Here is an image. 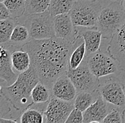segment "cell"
Wrapping results in <instances>:
<instances>
[{"mask_svg":"<svg viewBox=\"0 0 125 123\" xmlns=\"http://www.w3.org/2000/svg\"><path fill=\"white\" fill-rule=\"evenodd\" d=\"M83 41L81 36L74 41L56 36L31 39L21 49L29 54L31 66L36 70L40 81L51 89L56 79L67 73L70 55Z\"/></svg>","mask_w":125,"mask_h":123,"instance_id":"1","label":"cell"},{"mask_svg":"<svg viewBox=\"0 0 125 123\" xmlns=\"http://www.w3.org/2000/svg\"><path fill=\"white\" fill-rule=\"evenodd\" d=\"M40 81L38 73L33 66L18 75L16 81L3 88V95L12 107L19 113H22L33 105L31 92Z\"/></svg>","mask_w":125,"mask_h":123,"instance_id":"2","label":"cell"},{"mask_svg":"<svg viewBox=\"0 0 125 123\" xmlns=\"http://www.w3.org/2000/svg\"><path fill=\"white\" fill-rule=\"evenodd\" d=\"M125 22V10L121 2L112 1L102 8L97 20V29L102 38L109 39L117 32Z\"/></svg>","mask_w":125,"mask_h":123,"instance_id":"3","label":"cell"},{"mask_svg":"<svg viewBox=\"0 0 125 123\" xmlns=\"http://www.w3.org/2000/svg\"><path fill=\"white\" fill-rule=\"evenodd\" d=\"M53 17L46 10L42 13L23 16L16 22L27 28L31 39H47L55 36Z\"/></svg>","mask_w":125,"mask_h":123,"instance_id":"4","label":"cell"},{"mask_svg":"<svg viewBox=\"0 0 125 123\" xmlns=\"http://www.w3.org/2000/svg\"><path fill=\"white\" fill-rule=\"evenodd\" d=\"M101 9L100 4L97 1L75 0L69 14L75 26L97 28V20Z\"/></svg>","mask_w":125,"mask_h":123,"instance_id":"5","label":"cell"},{"mask_svg":"<svg viewBox=\"0 0 125 123\" xmlns=\"http://www.w3.org/2000/svg\"><path fill=\"white\" fill-rule=\"evenodd\" d=\"M89 69L93 74L98 78L110 75H119V69L117 61L110 54L98 51L85 57Z\"/></svg>","mask_w":125,"mask_h":123,"instance_id":"6","label":"cell"},{"mask_svg":"<svg viewBox=\"0 0 125 123\" xmlns=\"http://www.w3.org/2000/svg\"><path fill=\"white\" fill-rule=\"evenodd\" d=\"M97 90L102 97L112 105L120 108L125 106L124 83L119 75H110L107 78L100 80Z\"/></svg>","mask_w":125,"mask_h":123,"instance_id":"7","label":"cell"},{"mask_svg":"<svg viewBox=\"0 0 125 123\" xmlns=\"http://www.w3.org/2000/svg\"><path fill=\"white\" fill-rule=\"evenodd\" d=\"M66 73L73 83L78 92L94 91L98 89L100 78L93 75L89 69L85 58L76 69H68Z\"/></svg>","mask_w":125,"mask_h":123,"instance_id":"8","label":"cell"},{"mask_svg":"<svg viewBox=\"0 0 125 123\" xmlns=\"http://www.w3.org/2000/svg\"><path fill=\"white\" fill-rule=\"evenodd\" d=\"M75 108L74 100L66 101L53 96L51 97L44 114V123H65L66 120Z\"/></svg>","mask_w":125,"mask_h":123,"instance_id":"9","label":"cell"},{"mask_svg":"<svg viewBox=\"0 0 125 123\" xmlns=\"http://www.w3.org/2000/svg\"><path fill=\"white\" fill-rule=\"evenodd\" d=\"M53 25L55 36L58 38L74 41L80 37L78 28L74 26L69 13L54 16Z\"/></svg>","mask_w":125,"mask_h":123,"instance_id":"10","label":"cell"},{"mask_svg":"<svg viewBox=\"0 0 125 123\" xmlns=\"http://www.w3.org/2000/svg\"><path fill=\"white\" fill-rule=\"evenodd\" d=\"M107 51L117 61L121 71L125 72V22L110 39Z\"/></svg>","mask_w":125,"mask_h":123,"instance_id":"11","label":"cell"},{"mask_svg":"<svg viewBox=\"0 0 125 123\" xmlns=\"http://www.w3.org/2000/svg\"><path fill=\"white\" fill-rule=\"evenodd\" d=\"M100 94L97 99L83 112V123H101L113 107Z\"/></svg>","mask_w":125,"mask_h":123,"instance_id":"12","label":"cell"},{"mask_svg":"<svg viewBox=\"0 0 125 123\" xmlns=\"http://www.w3.org/2000/svg\"><path fill=\"white\" fill-rule=\"evenodd\" d=\"M51 96L66 101L75 100L78 91L67 73L56 79L51 87Z\"/></svg>","mask_w":125,"mask_h":123,"instance_id":"13","label":"cell"},{"mask_svg":"<svg viewBox=\"0 0 125 123\" xmlns=\"http://www.w3.org/2000/svg\"><path fill=\"white\" fill-rule=\"evenodd\" d=\"M11 51L6 46L0 44V79L4 81L7 85H11L18 77L12 68Z\"/></svg>","mask_w":125,"mask_h":123,"instance_id":"14","label":"cell"},{"mask_svg":"<svg viewBox=\"0 0 125 123\" xmlns=\"http://www.w3.org/2000/svg\"><path fill=\"white\" fill-rule=\"evenodd\" d=\"M79 35L83 38L86 48V56L100 50L102 35L97 28L77 27Z\"/></svg>","mask_w":125,"mask_h":123,"instance_id":"15","label":"cell"},{"mask_svg":"<svg viewBox=\"0 0 125 123\" xmlns=\"http://www.w3.org/2000/svg\"><path fill=\"white\" fill-rule=\"evenodd\" d=\"M51 97V90L46 85L39 81L31 92V99L33 105L31 108H36L43 112L46 110Z\"/></svg>","mask_w":125,"mask_h":123,"instance_id":"16","label":"cell"},{"mask_svg":"<svg viewBox=\"0 0 125 123\" xmlns=\"http://www.w3.org/2000/svg\"><path fill=\"white\" fill-rule=\"evenodd\" d=\"M31 39L27 28L21 23H17L13 30L9 43L5 46L12 53L15 50L21 49L22 46Z\"/></svg>","mask_w":125,"mask_h":123,"instance_id":"17","label":"cell"},{"mask_svg":"<svg viewBox=\"0 0 125 123\" xmlns=\"http://www.w3.org/2000/svg\"><path fill=\"white\" fill-rule=\"evenodd\" d=\"M12 68L19 75L28 70L31 66V58L29 53L22 49L15 50L11 56Z\"/></svg>","mask_w":125,"mask_h":123,"instance_id":"18","label":"cell"},{"mask_svg":"<svg viewBox=\"0 0 125 123\" xmlns=\"http://www.w3.org/2000/svg\"><path fill=\"white\" fill-rule=\"evenodd\" d=\"M100 93L97 90L94 91H83L78 92L74 100L75 108L82 112H84L96 101Z\"/></svg>","mask_w":125,"mask_h":123,"instance_id":"19","label":"cell"},{"mask_svg":"<svg viewBox=\"0 0 125 123\" xmlns=\"http://www.w3.org/2000/svg\"><path fill=\"white\" fill-rule=\"evenodd\" d=\"M16 19L9 18L7 19L0 20V44L6 46L9 43L13 30L17 24Z\"/></svg>","mask_w":125,"mask_h":123,"instance_id":"20","label":"cell"},{"mask_svg":"<svg viewBox=\"0 0 125 123\" xmlns=\"http://www.w3.org/2000/svg\"><path fill=\"white\" fill-rule=\"evenodd\" d=\"M75 0H51L48 11L52 16L69 13Z\"/></svg>","mask_w":125,"mask_h":123,"instance_id":"21","label":"cell"},{"mask_svg":"<svg viewBox=\"0 0 125 123\" xmlns=\"http://www.w3.org/2000/svg\"><path fill=\"white\" fill-rule=\"evenodd\" d=\"M86 57L85 44L83 41L72 52L68 62V69H76Z\"/></svg>","mask_w":125,"mask_h":123,"instance_id":"22","label":"cell"},{"mask_svg":"<svg viewBox=\"0 0 125 123\" xmlns=\"http://www.w3.org/2000/svg\"><path fill=\"white\" fill-rule=\"evenodd\" d=\"M3 3L7 8L12 19L16 20L24 15L26 0H4Z\"/></svg>","mask_w":125,"mask_h":123,"instance_id":"23","label":"cell"},{"mask_svg":"<svg viewBox=\"0 0 125 123\" xmlns=\"http://www.w3.org/2000/svg\"><path fill=\"white\" fill-rule=\"evenodd\" d=\"M51 0H26V9L23 16L39 14L48 10Z\"/></svg>","mask_w":125,"mask_h":123,"instance_id":"24","label":"cell"},{"mask_svg":"<svg viewBox=\"0 0 125 123\" xmlns=\"http://www.w3.org/2000/svg\"><path fill=\"white\" fill-rule=\"evenodd\" d=\"M44 120L43 112L33 108L25 110L20 116L21 123H43Z\"/></svg>","mask_w":125,"mask_h":123,"instance_id":"25","label":"cell"},{"mask_svg":"<svg viewBox=\"0 0 125 123\" xmlns=\"http://www.w3.org/2000/svg\"><path fill=\"white\" fill-rule=\"evenodd\" d=\"M123 108L114 106L104 119L103 123H122Z\"/></svg>","mask_w":125,"mask_h":123,"instance_id":"26","label":"cell"},{"mask_svg":"<svg viewBox=\"0 0 125 123\" xmlns=\"http://www.w3.org/2000/svg\"><path fill=\"white\" fill-rule=\"evenodd\" d=\"M65 123H83V112L75 108L71 111Z\"/></svg>","mask_w":125,"mask_h":123,"instance_id":"27","label":"cell"},{"mask_svg":"<svg viewBox=\"0 0 125 123\" xmlns=\"http://www.w3.org/2000/svg\"><path fill=\"white\" fill-rule=\"evenodd\" d=\"M11 103L4 95H0V117H5V116L11 112Z\"/></svg>","mask_w":125,"mask_h":123,"instance_id":"28","label":"cell"},{"mask_svg":"<svg viewBox=\"0 0 125 123\" xmlns=\"http://www.w3.org/2000/svg\"><path fill=\"white\" fill-rule=\"evenodd\" d=\"M11 18L10 13L3 2H0V20Z\"/></svg>","mask_w":125,"mask_h":123,"instance_id":"29","label":"cell"},{"mask_svg":"<svg viewBox=\"0 0 125 123\" xmlns=\"http://www.w3.org/2000/svg\"><path fill=\"white\" fill-rule=\"evenodd\" d=\"M18 123V121L14 119L7 118V117H0V123Z\"/></svg>","mask_w":125,"mask_h":123,"instance_id":"30","label":"cell"},{"mask_svg":"<svg viewBox=\"0 0 125 123\" xmlns=\"http://www.w3.org/2000/svg\"><path fill=\"white\" fill-rule=\"evenodd\" d=\"M122 123H125V106L122 110Z\"/></svg>","mask_w":125,"mask_h":123,"instance_id":"31","label":"cell"},{"mask_svg":"<svg viewBox=\"0 0 125 123\" xmlns=\"http://www.w3.org/2000/svg\"><path fill=\"white\" fill-rule=\"evenodd\" d=\"M3 95V88L0 84V95Z\"/></svg>","mask_w":125,"mask_h":123,"instance_id":"32","label":"cell"},{"mask_svg":"<svg viewBox=\"0 0 125 123\" xmlns=\"http://www.w3.org/2000/svg\"><path fill=\"white\" fill-rule=\"evenodd\" d=\"M121 3H122V7L124 8V9L125 10V0H122V1Z\"/></svg>","mask_w":125,"mask_h":123,"instance_id":"33","label":"cell"},{"mask_svg":"<svg viewBox=\"0 0 125 123\" xmlns=\"http://www.w3.org/2000/svg\"><path fill=\"white\" fill-rule=\"evenodd\" d=\"M112 1H117V2H122V0H112Z\"/></svg>","mask_w":125,"mask_h":123,"instance_id":"34","label":"cell"},{"mask_svg":"<svg viewBox=\"0 0 125 123\" xmlns=\"http://www.w3.org/2000/svg\"><path fill=\"white\" fill-rule=\"evenodd\" d=\"M123 83H124V87H125V81H124Z\"/></svg>","mask_w":125,"mask_h":123,"instance_id":"35","label":"cell"},{"mask_svg":"<svg viewBox=\"0 0 125 123\" xmlns=\"http://www.w3.org/2000/svg\"><path fill=\"white\" fill-rule=\"evenodd\" d=\"M87 1H97V0H87Z\"/></svg>","mask_w":125,"mask_h":123,"instance_id":"36","label":"cell"},{"mask_svg":"<svg viewBox=\"0 0 125 123\" xmlns=\"http://www.w3.org/2000/svg\"><path fill=\"white\" fill-rule=\"evenodd\" d=\"M4 1V0H0V2H3Z\"/></svg>","mask_w":125,"mask_h":123,"instance_id":"37","label":"cell"}]
</instances>
